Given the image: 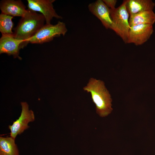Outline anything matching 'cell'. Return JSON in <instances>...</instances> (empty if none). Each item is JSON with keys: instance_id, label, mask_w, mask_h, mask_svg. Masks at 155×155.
Listing matches in <instances>:
<instances>
[{"instance_id": "6da1fadb", "label": "cell", "mask_w": 155, "mask_h": 155, "mask_svg": "<svg viewBox=\"0 0 155 155\" xmlns=\"http://www.w3.org/2000/svg\"><path fill=\"white\" fill-rule=\"evenodd\" d=\"M83 89L90 94L96 112L100 117H105L111 113L113 110L112 100L103 81L91 78Z\"/></svg>"}, {"instance_id": "7a4b0ae2", "label": "cell", "mask_w": 155, "mask_h": 155, "mask_svg": "<svg viewBox=\"0 0 155 155\" xmlns=\"http://www.w3.org/2000/svg\"><path fill=\"white\" fill-rule=\"evenodd\" d=\"M45 21L44 16L36 12L27 9L17 25L14 29V37L22 41L21 48L23 49L28 44V40L33 36L44 25Z\"/></svg>"}, {"instance_id": "3957f363", "label": "cell", "mask_w": 155, "mask_h": 155, "mask_svg": "<svg viewBox=\"0 0 155 155\" xmlns=\"http://www.w3.org/2000/svg\"><path fill=\"white\" fill-rule=\"evenodd\" d=\"M67 31L65 24L59 21L55 25H44L27 41L28 43L41 44L52 40L55 37L64 36Z\"/></svg>"}, {"instance_id": "277c9868", "label": "cell", "mask_w": 155, "mask_h": 155, "mask_svg": "<svg viewBox=\"0 0 155 155\" xmlns=\"http://www.w3.org/2000/svg\"><path fill=\"white\" fill-rule=\"evenodd\" d=\"M126 0L117 8L110 9L111 16L119 33V36L127 43L128 34L131 26L129 16L126 7Z\"/></svg>"}, {"instance_id": "5b68a950", "label": "cell", "mask_w": 155, "mask_h": 155, "mask_svg": "<svg viewBox=\"0 0 155 155\" xmlns=\"http://www.w3.org/2000/svg\"><path fill=\"white\" fill-rule=\"evenodd\" d=\"M22 111L18 119L9 125L8 128L10 131V136L15 139L18 135H20L29 127L28 123L34 121L35 116L33 111L29 110V105L26 102H21Z\"/></svg>"}, {"instance_id": "8992f818", "label": "cell", "mask_w": 155, "mask_h": 155, "mask_svg": "<svg viewBox=\"0 0 155 155\" xmlns=\"http://www.w3.org/2000/svg\"><path fill=\"white\" fill-rule=\"evenodd\" d=\"M90 11L98 18L106 29L113 30L119 36V33L111 18L110 9L102 0H98L88 6Z\"/></svg>"}, {"instance_id": "52a82bcc", "label": "cell", "mask_w": 155, "mask_h": 155, "mask_svg": "<svg viewBox=\"0 0 155 155\" xmlns=\"http://www.w3.org/2000/svg\"><path fill=\"white\" fill-rule=\"evenodd\" d=\"M55 0H27L28 9L42 13L45 20L46 24H50L51 21L55 18H62L59 15L54 8L53 3Z\"/></svg>"}, {"instance_id": "ba28073f", "label": "cell", "mask_w": 155, "mask_h": 155, "mask_svg": "<svg viewBox=\"0 0 155 155\" xmlns=\"http://www.w3.org/2000/svg\"><path fill=\"white\" fill-rule=\"evenodd\" d=\"M153 32L152 25L140 24L132 26L128 32L127 43L141 45L150 38Z\"/></svg>"}, {"instance_id": "9c48e42d", "label": "cell", "mask_w": 155, "mask_h": 155, "mask_svg": "<svg viewBox=\"0 0 155 155\" xmlns=\"http://www.w3.org/2000/svg\"><path fill=\"white\" fill-rule=\"evenodd\" d=\"M22 41L16 38L13 34H2L0 39V53L12 55L14 58L22 59L19 55Z\"/></svg>"}, {"instance_id": "30bf717a", "label": "cell", "mask_w": 155, "mask_h": 155, "mask_svg": "<svg viewBox=\"0 0 155 155\" xmlns=\"http://www.w3.org/2000/svg\"><path fill=\"white\" fill-rule=\"evenodd\" d=\"M1 13L12 16L23 17L27 9L21 0H3L1 1Z\"/></svg>"}, {"instance_id": "8fae6325", "label": "cell", "mask_w": 155, "mask_h": 155, "mask_svg": "<svg viewBox=\"0 0 155 155\" xmlns=\"http://www.w3.org/2000/svg\"><path fill=\"white\" fill-rule=\"evenodd\" d=\"M155 3L151 0H126V7L130 15L153 10Z\"/></svg>"}, {"instance_id": "7c38bea8", "label": "cell", "mask_w": 155, "mask_h": 155, "mask_svg": "<svg viewBox=\"0 0 155 155\" xmlns=\"http://www.w3.org/2000/svg\"><path fill=\"white\" fill-rule=\"evenodd\" d=\"M130 26L140 24L153 25L155 22V13L153 10L145 11L130 15Z\"/></svg>"}, {"instance_id": "4fadbf2b", "label": "cell", "mask_w": 155, "mask_h": 155, "mask_svg": "<svg viewBox=\"0 0 155 155\" xmlns=\"http://www.w3.org/2000/svg\"><path fill=\"white\" fill-rule=\"evenodd\" d=\"M15 140L10 136L0 137V155H20Z\"/></svg>"}, {"instance_id": "5bb4252c", "label": "cell", "mask_w": 155, "mask_h": 155, "mask_svg": "<svg viewBox=\"0 0 155 155\" xmlns=\"http://www.w3.org/2000/svg\"><path fill=\"white\" fill-rule=\"evenodd\" d=\"M13 17L1 13L0 14V32L2 34H13Z\"/></svg>"}, {"instance_id": "9a60e30c", "label": "cell", "mask_w": 155, "mask_h": 155, "mask_svg": "<svg viewBox=\"0 0 155 155\" xmlns=\"http://www.w3.org/2000/svg\"><path fill=\"white\" fill-rule=\"evenodd\" d=\"M105 4L109 8L114 9L115 8V6L117 2L116 0H103Z\"/></svg>"}]
</instances>
